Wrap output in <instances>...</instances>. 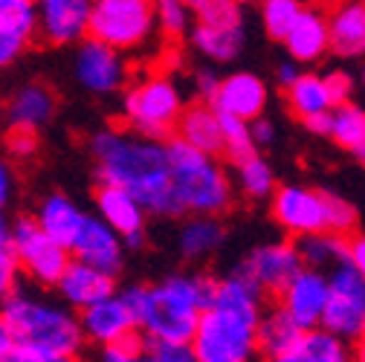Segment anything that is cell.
I'll return each instance as SVG.
<instances>
[{"mask_svg":"<svg viewBox=\"0 0 365 362\" xmlns=\"http://www.w3.org/2000/svg\"><path fill=\"white\" fill-rule=\"evenodd\" d=\"M99 183L119 186L143 203L148 214L180 217L182 209L171 189L168 157L163 140H148L133 130L105 128L90 140Z\"/></svg>","mask_w":365,"mask_h":362,"instance_id":"1","label":"cell"},{"mask_svg":"<svg viewBox=\"0 0 365 362\" xmlns=\"http://www.w3.org/2000/svg\"><path fill=\"white\" fill-rule=\"evenodd\" d=\"M215 281L203 273H177L157 284H133L122 296L133 307L140 331L154 342H189L212 301Z\"/></svg>","mask_w":365,"mask_h":362,"instance_id":"2","label":"cell"},{"mask_svg":"<svg viewBox=\"0 0 365 362\" xmlns=\"http://www.w3.org/2000/svg\"><path fill=\"white\" fill-rule=\"evenodd\" d=\"M0 316L21 348L41 353H78L84 345L78 313H73V307L50 299H35L21 287L0 301Z\"/></svg>","mask_w":365,"mask_h":362,"instance_id":"3","label":"cell"},{"mask_svg":"<svg viewBox=\"0 0 365 362\" xmlns=\"http://www.w3.org/2000/svg\"><path fill=\"white\" fill-rule=\"evenodd\" d=\"M165 157L182 214H223L232 206V183L215 154L174 137L165 143Z\"/></svg>","mask_w":365,"mask_h":362,"instance_id":"4","label":"cell"},{"mask_svg":"<svg viewBox=\"0 0 365 362\" xmlns=\"http://www.w3.org/2000/svg\"><path fill=\"white\" fill-rule=\"evenodd\" d=\"M154 29V0H90L87 35L119 53H136L148 47Z\"/></svg>","mask_w":365,"mask_h":362,"instance_id":"5","label":"cell"},{"mask_svg":"<svg viewBox=\"0 0 365 362\" xmlns=\"http://www.w3.org/2000/svg\"><path fill=\"white\" fill-rule=\"evenodd\" d=\"M182 105L180 87L168 76H148L128 87L122 99V116L128 128L148 140H165L177 125Z\"/></svg>","mask_w":365,"mask_h":362,"instance_id":"6","label":"cell"},{"mask_svg":"<svg viewBox=\"0 0 365 362\" xmlns=\"http://www.w3.org/2000/svg\"><path fill=\"white\" fill-rule=\"evenodd\" d=\"M195 26L192 43L215 64L235 61L244 50V15L232 0H186Z\"/></svg>","mask_w":365,"mask_h":362,"instance_id":"7","label":"cell"},{"mask_svg":"<svg viewBox=\"0 0 365 362\" xmlns=\"http://www.w3.org/2000/svg\"><path fill=\"white\" fill-rule=\"evenodd\" d=\"M319 328L348 345H356L365 336V279L348 261L328 269V301Z\"/></svg>","mask_w":365,"mask_h":362,"instance_id":"8","label":"cell"},{"mask_svg":"<svg viewBox=\"0 0 365 362\" xmlns=\"http://www.w3.org/2000/svg\"><path fill=\"white\" fill-rule=\"evenodd\" d=\"M9 249L18 261V269L41 287H56L58 276L70 264V249L53 241L38 226L35 217H18L9 229Z\"/></svg>","mask_w":365,"mask_h":362,"instance_id":"9","label":"cell"},{"mask_svg":"<svg viewBox=\"0 0 365 362\" xmlns=\"http://www.w3.org/2000/svg\"><path fill=\"white\" fill-rule=\"evenodd\" d=\"M269 197H272V217L287 235L302 238L331 229L334 192L307 189V186H282Z\"/></svg>","mask_w":365,"mask_h":362,"instance_id":"10","label":"cell"},{"mask_svg":"<svg viewBox=\"0 0 365 362\" xmlns=\"http://www.w3.org/2000/svg\"><path fill=\"white\" fill-rule=\"evenodd\" d=\"M76 81L93 96H110L128 84L130 67L125 61V53L108 47L96 38H81L76 43V58H73Z\"/></svg>","mask_w":365,"mask_h":362,"instance_id":"11","label":"cell"},{"mask_svg":"<svg viewBox=\"0 0 365 362\" xmlns=\"http://www.w3.org/2000/svg\"><path fill=\"white\" fill-rule=\"evenodd\" d=\"M70 258L84 261L116 279L125 264V244L99 214H84L78 232L70 244Z\"/></svg>","mask_w":365,"mask_h":362,"instance_id":"12","label":"cell"},{"mask_svg":"<svg viewBox=\"0 0 365 362\" xmlns=\"http://www.w3.org/2000/svg\"><path fill=\"white\" fill-rule=\"evenodd\" d=\"M96 214L122 238L125 249H140L145 244L148 212L143 209V203L136 200L130 192H125L119 186H110V183H99V189H96Z\"/></svg>","mask_w":365,"mask_h":362,"instance_id":"13","label":"cell"},{"mask_svg":"<svg viewBox=\"0 0 365 362\" xmlns=\"http://www.w3.org/2000/svg\"><path fill=\"white\" fill-rule=\"evenodd\" d=\"M279 299H282L279 307L302 331L319 328V319H322V310H325V301H328V273L302 267L299 273L284 284Z\"/></svg>","mask_w":365,"mask_h":362,"instance_id":"14","label":"cell"},{"mask_svg":"<svg viewBox=\"0 0 365 362\" xmlns=\"http://www.w3.org/2000/svg\"><path fill=\"white\" fill-rule=\"evenodd\" d=\"M78 325H81L84 342H93V345L116 342L125 333L140 328L133 307L128 304V299L122 293H110V296H105L93 304L81 307L78 310Z\"/></svg>","mask_w":365,"mask_h":362,"instance_id":"15","label":"cell"},{"mask_svg":"<svg viewBox=\"0 0 365 362\" xmlns=\"http://www.w3.org/2000/svg\"><path fill=\"white\" fill-rule=\"evenodd\" d=\"M244 267L250 269V276L255 279V284L264 290V293H272L279 296L284 290V284L299 273L304 267L302 258H299V249L296 244L290 241H272V244H261L255 247Z\"/></svg>","mask_w":365,"mask_h":362,"instance_id":"16","label":"cell"},{"mask_svg":"<svg viewBox=\"0 0 365 362\" xmlns=\"http://www.w3.org/2000/svg\"><path fill=\"white\" fill-rule=\"evenodd\" d=\"M38 6V32L47 43L70 47L87 38L90 0H35Z\"/></svg>","mask_w":365,"mask_h":362,"instance_id":"17","label":"cell"},{"mask_svg":"<svg viewBox=\"0 0 365 362\" xmlns=\"http://www.w3.org/2000/svg\"><path fill=\"white\" fill-rule=\"evenodd\" d=\"M38 35L35 0H0V70L12 67Z\"/></svg>","mask_w":365,"mask_h":362,"instance_id":"18","label":"cell"},{"mask_svg":"<svg viewBox=\"0 0 365 362\" xmlns=\"http://www.w3.org/2000/svg\"><path fill=\"white\" fill-rule=\"evenodd\" d=\"M217 113H230L238 119H258L267 108V84L252 73H232L220 78L215 96L209 102Z\"/></svg>","mask_w":365,"mask_h":362,"instance_id":"19","label":"cell"},{"mask_svg":"<svg viewBox=\"0 0 365 362\" xmlns=\"http://www.w3.org/2000/svg\"><path fill=\"white\" fill-rule=\"evenodd\" d=\"M56 290L61 296V301L73 310H81L87 304H93L110 293H116V279L102 273V269L90 267L84 261L70 258V264L64 267V273L56 281Z\"/></svg>","mask_w":365,"mask_h":362,"instance_id":"20","label":"cell"},{"mask_svg":"<svg viewBox=\"0 0 365 362\" xmlns=\"http://www.w3.org/2000/svg\"><path fill=\"white\" fill-rule=\"evenodd\" d=\"M56 113V93L47 87V84H24L21 90H15L12 99L6 102V125L9 128H29V130H38L43 128Z\"/></svg>","mask_w":365,"mask_h":362,"instance_id":"21","label":"cell"},{"mask_svg":"<svg viewBox=\"0 0 365 362\" xmlns=\"http://www.w3.org/2000/svg\"><path fill=\"white\" fill-rule=\"evenodd\" d=\"M177 140L189 143L206 154H220L223 140H220V113L209 102H197L182 108L177 116Z\"/></svg>","mask_w":365,"mask_h":362,"instance_id":"22","label":"cell"},{"mask_svg":"<svg viewBox=\"0 0 365 362\" xmlns=\"http://www.w3.org/2000/svg\"><path fill=\"white\" fill-rule=\"evenodd\" d=\"M223 244H226V226L217 220V214H192V220L182 223L177 235L180 255L192 264L209 261Z\"/></svg>","mask_w":365,"mask_h":362,"instance_id":"23","label":"cell"},{"mask_svg":"<svg viewBox=\"0 0 365 362\" xmlns=\"http://www.w3.org/2000/svg\"><path fill=\"white\" fill-rule=\"evenodd\" d=\"M328 50L339 58L365 56V6L342 4L328 21Z\"/></svg>","mask_w":365,"mask_h":362,"instance_id":"24","label":"cell"},{"mask_svg":"<svg viewBox=\"0 0 365 362\" xmlns=\"http://www.w3.org/2000/svg\"><path fill=\"white\" fill-rule=\"evenodd\" d=\"M269 362H354L351 345L325 328H310L299 336V342Z\"/></svg>","mask_w":365,"mask_h":362,"instance_id":"25","label":"cell"},{"mask_svg":"<svg viewBox=\"0 0 365 362\" xmlns=\"http://www.w3.org/2000/svg\"><path fill=\"white\" fill-rule=\"evenodd\" d=\"M293 61H319L328 53V18L322 12L302 9L299 21L284 35Z\"/></svg>","mask_w":365,"mask_h":362,"instance_id":"26","label":"cell"},{"mask_svg":"<svg viewBox=\"0 0 365 362\" xmlns=\"http://www.w3.org/2000/svg\"><path fill=\"white\" fill-rule=\"evenodd\" d=\"M35 220H38V226L43 232H47L53 241H58L61 247H67L70 249V244H73V238H76V232H78V226H81V220H84V212L67 197V195H47L41 200V206L35 209V214H32Z\"/></svg>","mask_w":365,"mask_h":362,"instance_id":"27","label":"cell"},{"mask_svg":"<svg viewBox=\"0 0 365 362\" xmlns=\"http://www.w3.org/2000/svg\"><path fill=\"white\" fill-rule=\"evenodd\" d=\"M304 331L290 319V316L282 307H272V310H261L258 316V325H255V342H258V353L269 362L282 356L284 351H290L299 336Z\"/></svg>","mask_w":365,"mask_h":362,"instance_id":"28","label":"cell"},{"mask_svg":"<svg viewBox=\"0 0 365 362\" xmlns=\"http://www.w3.org/2000/svg\"><path fill=\"white\" fill-rule=\"evenodd\" d=\"M296 249L304 267L310 269H334L336 264L348 261V238L334 235V232H316V235H302L296 238Z\"/></svg>","mask_w":365,"mask_h":362,"instance_id":"29","label":"cell"},{"mask_svg":"<svg viewBox=\"0 0 365 362\" xmlns=\"http://www.w3.org/2000/svg\"><path fill=\"white\" fill-rule=\"evenodd\" d=\"M284 90H287V105H290V110H293L302 122L310 119V116H319V113H328V110L334 108L322 76L299 73L296 81L287 84Z\"/></svg>","mask_w":365,"mask_h":362,"instance_id":"30","label":"cell"},{"mask_svg":"<svg viewBox=\"0 0 365 362\" xmlns=\"http://www.w3.org/2000/svg\"><path fill=\"white\" fill-rule=\"evenodd\" d=\"M157 342L145 331H130L116 342L99 345V362H157Z\"/></svg>","mask_w":365,"mask_h":362,"instance_id":"31","label":"cell"},{"mask_svg":"<svg viewBox=\"0 0 365 362\" xmlns=\"http://www.w3.org/2000/svg\"><path fill=\"white\" fill-rule=\"evenodd\" d=\"M238 168V189L250 197V200H267L272 192H276V171H272V165L252 154L241 162H235Z\"/></svg>","mask_w":365,"mask_h":362,"instance_id":"32","label":"cell"},{"mask_svg":"<svg viewBox=\"0 0 365 362\" xmlns=\"http://www.w3.org/2000/svg\"><path fill=\"white\" fill-rule=\"evenodd\" d=\"M328 137L339 145V148H356L359 140L365 137V110L356 108L354 102H342L331 108V130Z\"/></svg>","mask_w":365,"mask_h":362,"instance_id":"33","label":"cell"},{"mask_svg":"<svg viewBox=\"0 0 365 362\" xmlns=\"http://www.w3.org/2000/svg\"><path fill=\"white\" fill-rule=\"evenodd\" d=\"M220 140H223L220 154H226L232 162H241V160L258 154V148H255V143H252V133H250V122H247V119H238V116H230V113H220Z\"/></svg>","mask_w":365,"mask_h":362,"instance_id":"34","label":"cell"},{"mask_svg":"<svg viewBox=\"0 0 365 362\" xmlns=\"http://www.w3.org/2000/svg\"><path fill=\"white\" fill-rule=\"evenodd\" d=\"M302 9L304 6L299 4V0H261V24H264L267 35L284 41L290 26L299 21Z\"/></svg>","mask_w":365,"mask_h":362,"instance_id":"35","label":"cell"},{"mask_svg":"<svg viewBox=\"0 0 365 362\" xmlns=\"http://www.w3.org/2000/svg\"><path fill=\"white\" fill-rule=\"evenodd\" d=\"M154 9H157V26L168 38H180L192 24V9L186 0H154Z\"/></svg>","mask_w":365,"mask_h":362,"instance_id":"36","label":"cell"},{"mask_svg":"<svg viewBox=\"0 0 365 362\" xmlns=\"http://www.w3.org/2000/svg\"><path fill=\"white\" fill-rule=\"evenodd\" d=\"M38 151V133L29 128H9L6 133V154L15 160H29Z\"/></svg>","mask_w":365,"mask_h":362,"instance_id":"37","label":"cell"},{"mask_svg":"<svg viewBox=\"0 0 365 362\" xmlns=\"http://www.w3.org/2000/svg\"><path fill=\"white\" fill-rule=\"evenodd\" d=\"M18 276H21V269H18V261L12 255V249H0V301H4L15 287H18Z\"/></svg>","mask_w":365,"mask_h":362,"instance_id":"38","label":"cell"},{"mask_svg":"<svg viewBox=\"0 0 365 362\" xmlns=\"http://www.w3.org/2000/svg\"><path fill=\"white\" fill-rule=\"evenodd\" d=\"M322 78H325L328 96H331V102H334V105L351 102V93H354V78H351L348 73H342V70H334V73H328V76H322Z\"/></svg>","mask_w":365,"mask_h":362,"instance_id":"39","label":"cell"},{"mask_svg":"<svg viewBox=\"0 0 365 362\" xmlns=\"http://www.w3.org/2000/svg\"><path fill=\"white\" fill-rule=\"evenodd\" d=\"M4 362H81V359H78V353H41V351L15 345Z\"/></svg>","mask_w":365,"mask_h":362,"instance_id":"40","label":"cell"},{"mask_svg":"<svg viewBox=\"0 0 365 362\" xmlns=\"http://www.w3.org/2000/svg\"><path fill=\"white\" fill-rule=\"evenodd\" d=\"M154 356L157 362H197L189 342H157Z\"/></svg>","mask_w":365,"mask_h":362,"instance_id":"41","label":"cell"},{"mask_svg":"<svg viewBox=\"0 0 365 362\" xmlns=\"http://www.w3.org/2000/svg\"><path fill=\"white\" fill-rule=\"evenodd\" d=\"M250 133H252L255 148H267V145H272V140H276V125L264 116H258L250 122Z\"/></svg>","mask_w":365,"mask_h":362,"instance_id":"42","label":"cell"},{"mask_svg":"<svg viewBox=\"0 0 365 362\" xmlns=\"http://www.w3.org/2000/svg\"><path fill=\"white\" fill-rule=\"evenodd\" d=\"M12 195H15V177H12V168H9L6 157L0 154V209L9 206Z\"/></svg>","mask_w":365,"mask_h":362,"instance_id":"43","label":"cell"},{"mask_svg":"<svg viewBox=\"0 0 365 362\" xmlns=\"http://www.w3.org/2000/svg\"><path fill=\"white\" fill-rule=\"evenodd\" d=\"M217 84H220V76H217L215 70H197V73H195V87H197V93H200L206 102H212Z\"/></svg>","mask_w":365,"mask_h":362,"instance_id":"44","label":"cell"},{"mask_svg":"<svg viewBox=\"0 0 365 362\" xmlns=\"http://www.w3.org/2000/svg\"><path fill=\"white\" fill-rule=\"evenodd\" d=\"M348 264H351L356 273L365 279V235L348 241Z\"/></svg>","mask_w":365,"mask_h":362,"instance_id":"45","label":"cell"},{"mask_svg":"<svg viewBox=\"0 0 365 362\" xmlns=\"http://www.w3.org/2000/svg\"><path fill=\"white\" fill-rule=\"evenodd\" d=\"M304 125H307V130H310V133H316V137H328V130H331V110H328V113H319V116L304 119Z\"/></svg>","mask_w":365,"mask_h":362,"instance_id":"46","label":"cell"},{"mask_svg":"<svg viewBox=\"0 0 365 362\" xmlns=\"http://www.w3.org/2000/svg\"><path fill=\"white\" fill-rule=\"evenodd\" d=\"M12 348H15L12 331H9V325L4 322V316H0V362H4V359L12 353Z\"/></svg>","mask_w":365,"mask_h":362,"instance_id":"47","label":"cell"},{"mask_svg":"<svg viewBox=\"0 0 365 362\" xmlns=\"http://www.w3.org/2000/svg\"><path fill=\"white\" fill-rule=\"evenodd\" d=\"M296 64H299V61H284V64L279 67L276 76H279V84H282V87H287V84L296 81V76H299V67H296Z\"/></svg>","mask_w":365,"mask_h":362,"instance_id":"48","label":"cell"},{"mask_svg":"<svg viewBox=\"0 0 365 362\" xmlns=\"http://www.w3.org/2000/svg\"><path fill=\"white\" fill-rule=\"evenodd\" d=\"M9 229H12V220L4 214V209H0V249L9 247Z\"/></svg>","mask_w":365,"mask_h":362,"instance_id":"49","label":"cell"},{"mask_svg":"<svg viewBox=\"0 0 365 362\" xmlns=\"http://www.w3.org/2000/svg\"><path fill=\"white\" fill-rule=\"evenodd\" d=\"M351 154H354V160H356V162L365 168V137L359 140V145H356V148H351Z\"/></svg>","mask_w":365,"mask_h":362,"instance_id":"50","label":"cell"},{"mask_svg":"<svg viewBox=\"0 0 365 362\" xmlns=\"http://www.w3.org/2000/svg\"><path fill=\"white\" fill-rule=\"evenodd\" d=\"M354 362H365V336L356 342V351H354Z\"/></svg>","mask_w":365,"mask_h":362,"instance_id":"51","label":"cell"},{"mask_svg":"<svg viewBox=\"0 0 365 362\" xmlns=\"http://www.w3.org/2000/svg\"><path fill=\"white\" fill-rule=\"evenodd\" d=\"M232 4H238V6H241V4H255V0H232Z\"/></svg>","mask_w":365,"mask_h":362,"instance_id":"52","label":"cell"},{"mask_svg":"<svg viewBox=\"0 0 365 362\" xmlns=\"http://www.w3.org/2000/svg\"><path fill=\"white\" fill-rule=\"evenodd\" d=\"M362 84H365V70H362Z\"/></svg>","mask_w":365,"mask_h":362,"instance_id":"53","label":"cell"},{"mask_svg":"<svg viewBox=\"0 0 365 362\" xmlns=\"http://www.w3.org/2000/svg\"><path fill=\"white\" fill-rule=\"evenodd\" d=\"M0 128H4V116H0Z\"/></svg>","mask_w":365,"mask_h":362,"instance_id":"54","label":"cell"}]
</instances>
